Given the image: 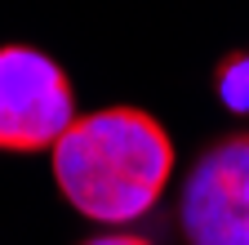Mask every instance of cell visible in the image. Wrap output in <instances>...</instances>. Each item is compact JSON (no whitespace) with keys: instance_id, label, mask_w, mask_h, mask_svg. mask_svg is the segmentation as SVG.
<instances>
[{"instance_id":"3","label":"cell","mask_w":249,"mask_h":245,"mask_svg":"<svg viewBox=\"0 0 249 245\" xmlns=\"http://www.w3.org/2000/svg\"><path fill=\"white\" fill-rule=\"evenodd\" d=\"M187 245H249V134L213 143L182 188Z\"/></svg>"},{"instance_id":"1","label":"cell","mask_w":249,"mask_h":245,"mask_svg":"<svg viewBox=\"0 0 249 245\" xmlns=\"http://www.w3.org/2000/svg\"><path fill=\"white\" fill-rule=\"evenodd\" d=\"M53 183L76 214L124 227L165 196L174 178V143L142 107H103L76 116L49 147Z\"/></svg>"},{"instance_id":"4","label":"cell","mask_w":249,"mask_h":245,"mask_svg":"<svg viewBox=\"0 0 249 245\" xmlns=\"http://www.w3.org/2000/svg\"><path fill=\"white\" fill-rule=\"evenodd\" d=\"M218 94H223V103L231 112H249V54H236L218 72Z\"/></svg>"},{"instance_id":"2","label":"cell","mask_w":249,"mask_h":245,"mask_svg":"<svg viewBox=\"0 0 249 245\" xmlns=\"http://www.w3.org/2000/svg\"><path fill=\"white\" fill-rule=\"evenodd\" d=\"M76 120V89L49 54L0 45V151H49Z\"/></svg>"},{"instance_id":"5","label":"cell","mask_w":249,"mask_h":245,"mask_svg":"<svg viewBox=\"0 0 249 245\" xmlns=\"http://www.w3.org/2000/svg\"><path fill=\"white\" fill-rule=\"evenodd\" d=\"M80 245H151V241H147V236H138V232H120V227H107V232L89 236V241H80Z\"/></svg>"}]
</instances>
